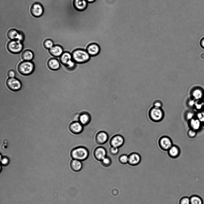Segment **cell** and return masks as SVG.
I'll return each instance as SVG.
<instances>
[{
  "mask_svg": "<svg viewBox=\"0 0 204 204\" xmlns=\"http://www.w3.org/2000/svg\"><path fill=\"white\" fill-rule=\"evenodd\" d=\"M72 59L76 64H83L89 61L91 57L86 50L77 48L71 53Z\"/></svg>",
  "mask_w": 204,
  "mask_h": 204,
  "instance_id": "6da1fadb",
  "label": "cell"
},
{
  "mask_svg": "<svg viewBox=\"0 0 204 204\" xmlns=\"http://www.w3.org/2000/svg\"><path fill=\"white\" fill-rule=\"evenodd\" d=\"M149 117L150 119L154 122H159L164 118V112L162 108L153 106L149 110Z\"/></svg>",
  "mask_w": 204,
  "mask_h": 204,
  "instance_id": "7a4b0ae2",
  "label": "cell"
},
{
  "mask_svg": "<svg viewBox=\"0 0 204 204\" xmlns=\"http://www.w3.org/2000/svg\"><path fill=\"white\" fill-rule=\"evenodd\" d=\"M34 68L33 63L30 61H24L18 65V70L21 74L27 75L31 74Z\"/></svg>",
  "mask_w": 204,
  "mask_h": 204,
  "instance_id": "3957f363",
  "label": "cell"
},
{
  "mask_svg": "<svg viewBox=\"0 0 204 204\" xmlns=\"http://www.w3.org/2000/svg\"><path fill=\"white\" fill-rule=\"evenodd\" d=\"M7 48L10 53L17 54L20 53L22 50L23 45L22 41L18 40H13L8 43Z\"/></svg>",
  "mask_w": 204,
  "mask_h": 204,
  "instance_id": "277c9868",
  "label": "cell"
},
{
  "mask_svg": "<svg viewBox=\"0 0 204 204\" xmlns=\"http://www.w3.org/2000/svg\"><path fill=\"white\" fill-rule=\"evenodd\" d=\"M6 85L10 89L13 91L19 90L22 87L20 81L15 77L8 78L7 80Z\"/></svg>",
  "mask_w": 204,
  "mask_h": 204,
  "instance_id": "5b68a950",
  "label": "cell"
},
{
  "mask_svg": "<svg viewBox=\"0 0 204 204\" xmlns=\"http://www.w3.org/2000/svg\"><path fill=\"white\" fill-rule=\"evenodd\" d=\"M158 143L160 148L164 151H168L173 145L171 138L166 136L161 137L159 138Z\"/></svg>",
  "mask_w": 204,
  "mask_h": 204,
  "instance_id": "8992f818",
  "label": "cell"
},
{
  "mask_svg": "<svg viewBox=\"0 0 204 204\" xmlns=\"http://www.w3.org/2000/svg\"><path fill=\"white\" fill-rule=\"evenodd\" d=\"M190 95L191 98L195 101L202 100L204 97V90L200 87H194L191 91Z\"/></svg>",
  "mask_w": 204,
  "mask_h": 204,
  "instance_id": "52a82bcc",
  "label": "cell"
},
{
  "mask_svg": "<svg viewBox=\"0 0 204 204\" xmlns=\"http://www.w3.org/2000/svg\"><path fill=\"white\" fill-rule=\"evenodd\" d=\"M72 157L76 159L83 160L87 157L88 153L87 150L83 148H79L74 150L72 152Z\"/></svg>",
  "mask_w": 204,
  "mask_h": 204,
  "instance_id": "ba28073f",
  "label": "cell"
},
{
  "mask_svg": "<svg viewBox=\"0 0 204 204\" xmlns=\"http://www.w3.org/2000/svg\"><path fill=\"white\" fill-rule=\"evenodd\" d=\"M30 11L32 16L37 17L42 15L44 10L42 5L40 3L36 2L32 5L30 8Z\"/></svg>",
  "mask_w": 204,
  "mask_h": 204,
  "instance_id": "9c48e42d",
  "label": "cell"
},
{
  "mask_svg": "<svg viewBox=\"0 0 204 204\" xmlns=\"http://www.w3.org/2000/svg\"><path fill=\"white\" fill-rule=\"evenodd\" d=\"M190 129L197 132L200 131L203 125L201 121L196 116L188 121Z\"/></svg>",
  "mask_w": 204,
  "mask_h": 204,
  "instance_id": "30bf717a",
  "label": "cell"
},
{
  "mask_svg": "<svg viewBox=\"0 0 204 204\" xmlns=\"http://www.w3.org/2000/svg\"><path fill=\"white\" fill-rule=\"evenodd\" d=\"M86 50L91 57H94L97 55L99 53L100 48L97 44L93 42L88 45Z\"/></svg>",
  "mask_w": 204,
  "mask_h": 204,
  "instance_id": "8fae6325",
  "label": "cell"
},
{
  "mask_svg": "<svg viewBox=\"0 0 204 204\" xmlns=\"http://www.w3.org/2000/svg\"><path fill=\"white\" fill-rule=\"evenodd\" d=\"M7 36L9 39L11 40H18L22 41L24 39L23 33L13 29H10L7 31Z\"/></svg>",
  "mask_w": 204,
  "mask_h": 204,
  "instance_id": "7c38bea8",
  "label": "cell"
},
{
  "mask_svg": "<svg viewBox=\"0 0 204 204\" xmlns=\"http://www.w3.org/2000/svg\"><path fill=\"white\" fill-rule=\"evenodd\" d=\"M88 3L86 0H73V2L74 8L79 11L85 10L87 7Z\"/></svg>",
  "mask_w": 204,
  "mask_h": 204,
  "instance_id": "4fadbf2b",
  "label": "cell"
},
{
  "mask_svg": "<svg viewBox=\"0 0 204 204\" xmlns=\"http://www.w3.org/2000/svg\"><path fill=\"white\" fill-rule=\"evenodd\" d=\"M73 60L71 53L68 51L63 52L60 57V62L65 66Z\"/></svg>",
  "mask_w": 204,
  "mask_h": 204,
  "instance_id": "5bb4252c",
  "label": "cell"
},
{
  "mask_svg": "<svg viewBox=\"0 0 204 204\" xmlns=\"http://www.w3.org/2000/svg\"><path fill=\"white\" fill-rule=\"evenodd\" d=\"M141 160V157L139 154L133 152L128 156V163L131 165H136L139 164Z\"/></svg>",
  "mask_w": 204,
  "mask_h": 204,
  "instance_id": "9a60e30c",
  "label": "cell"
},
{
  "mask_svg": "<svg viewBox=\"0 0 204 204\" xmlns=\"http://www.w3.org/2000/svg\"><path fill=\"white\" fill-rule=\"evenodd\" d=\"M49 52L52 56L57 57H60L64 52L63 48L61 46L56 45L49 49Z\"/></svg>",
  "mask_w": 204,
  "mask_h": 204,
  "instance_id": "2e32d148",
  "label": "cell"
},
{
  "mask_svg": "<svg viewBox=\"0 0 204 204\" xmlns=\"http://www.w3.org/2000/svg\"><path fill=\"white\" fill-rule=\"evenodd\" d=\"M169 156L171 158H175L178 157L180 153V150L179 147L175 145H173L168 150Z\"/></svg>",
  "mask_w": 204,
  "mask_h": 204,
  "instance_id": "e0dca14e",
  "label": "cell"
},
{
  "mask_svg": "<svg viewBox=\"0 0 204 204\" xmlns=\"http://www.w3.org/2000/svg\"><path fill=\"white\" fill-rule=\"evenodd\" d=\"M48 67L51 70H56L60 67V64L59 61L55 58H51L47 62Z\"/></svg>",
  "mask_w": 204,
  "mask_h": 204,
  "instance_id": "ac0fdd59",
  "label": "cell"
},
{
  "mask_svg": "<svg viewBox=\"0 0 204 204\" xmlns=\"http://www.w3.org/2000/svg\"><path fill=\"white\" fill-rule=\"evenodd\" d=\"M124 139L120 136H115L112 139L111 144L113 147H118L121 146L124 143Z\"/></svg>",
  "mask_w": 204,
  "mask_h": 204,
  "instance_id": "d6986e66",
  "label": "cell"
},
{
  "mask_svg": "<svg viewBox=\"0 0 204 204\" xmlns=\"http://www.w3.org/2000/svg\"><path fill=\"white\" fill-rule=\"evenodd\" d=\"M21 57L24 61H30L33 58V53L30 50H26L22 53Z\"/></svg>",
  "mask_w": 204,
  "mask_h": 204,
  "instance_id": "ffe728a7",
  "label": "cell"
},
{
  "mask_svg": "<svg viewBox=\"0 0 204 204\" xmlns=\"http://www.w3.org/2000/svg\"><path fill=\"white\" fill-rule=\"evenodd\" d=\"M70 166L73 170L77 171L81 169L82 164L79 160L75 159L72 161Z\"/></svg>",
  "mask_w": 204,
  "mask_h": 204,
  "instance_id": "44dd1931",
  "label": "cell"
},
{
  "mask_svg": "<svg viewBox=\"0 0 204 204\" xmlns=\"http://www.w3.org/2000/svg\"><path fill=\"white\" fill-rule=\"evenodd\" d=\"M95 154L97 158L98 159L102 160L105 157L106 152L104 149L100 147L96 150Z\"/></svg>",
  "mask_w": 204,
  "mask_h": 204,
  "instance_id": "7402d4cb",
  "label": "cell"
},
{
  "mask_svg": "<svg viewBox=\"0 0 204 204\" xmlns=\"http://www.w3.org/2000/svg\"><path fill=\"white\" fill-rule=\"evenodd\" d=\"M70 128L73 132L78 133L81 131L82 127L80 123L75 122L72 124L70 126Z\"/></svg>",
  "mask_w": 204,
  "mask_h": 204,
  "instance_id": "603a6c76",
  "label": "cell"
},
{
  "mask_svg": "<svg viewBox=\"0 0 204 204\" xmlns=\"http://www.w3.org/2000/svg\"><path fill=\"white\" fill-rule=\"evenodd\" d=\"M190 204H203L201 198L197 195H193L190 197Z\"/></svg>",
  "mask_w": 204,
  "mask_h": 204,
  "instance_id": "cb8c5ba5",
  "label": "cell"
},
{
  "mask_svg": "<svg viewBox=\"0 0 204 204\" xmlns=\"http://www.w3.org/2000/svg\"><path fill=\"white\" fill-rule=\"evenodd\" d=\"M204 103L202 100L196 101L194 109L198 112L203 110Z\"/></svg>",
  "mask_w": 204,
  "mask_h": 204,
  "instance_id": "d4e9b609",
  "label": "cell"
},
{
  "mask_svg": "<svg viewBox=\"0 0 204 204\" xmlns=\"http://www.w3.org/2000/svg\"><path fill=\"white\" fill-rule=\"evenodd\" d=\"M196 113L192 111H186L185 115V120L188 121L191 119L196 116Z\"/></svg>",
  "mask_w": 204,
  "mask_h": 204,
  "instance_id": "484cf974",
  "label": "cell"
},
{
  "mask_svg": "<svg viewBox=\"0 0 204 204\" xmlns=\"http://www.w3.org/2000/svg\"><path fill=\"white\" fill-rule=\"evenodd\" d=\"M108 138L107 134L104 132H101L98 135L97 139L99 141L103 143L106 141Z\"/></svg>",
  "mask_w": 204,
  "mask_h": 204,
  "instance_id": "4316f807",
  "label": "cell"
},
{
  "mask_svg": "<svg viewBox=\"0 0 204 204\" xmlns=\"http://www.w3.org/2000/svg\"><path fill=\"white\" fill-rule=\"evenodd\" d=\"M43 45L46 48L49 49L53 46V42L50 39H47L44 42Z\"/></svg>",
  "mask_w": 204,
  "mask_h": 204,
  "instance_id": "83f0119b",
  "label": "cell"
},
{
  "mask_svg": "<svg viewBox=\"0 0 204 204\" xmlns=\"http://www.w3.org/2000/svg\"><path fill=\"white\" fill-rule=\"evenodd\" d=\"M89 120L88 116L86 114L82 115L79 118V121L82 124H85L87 123Z\"/></svg>",
  "mask_w": 204,
  "mask_h": 204,
  "instance_id": "f1b7e54d",
  "label": "cell"
},
{
  "mask_svg": "<svg viewBox=\"0 0 204 204\" xmlns=\"http://www.w3.org/2000/svg\"><path fill=\"white\" fill-rule=\"evenodd\" d=\"M197 132L195 130L189 129L187 132V134L189 138H194L197 136Z\"/></svg>",
  "mask_w": 204,
  "mask_h": 204,
  "instance_id": "f546056e",
  "label": "cell"
},
{
  "mask_svg": "<svg viewBox=\"0 0 204 204\" xmlns=\"http://www.w3.org/2000/svg\"><path fill=\"white\" fill-rule=\"evenodd\" d=\"M119 160L123 164L128 163V156L125 154L123 155L120 157Z\"/></svg>",
  "mask_w": 204,
  "mask_h": 204,
  "instance_id": "4dcf8cb0",
  "label": "cell"
},
{
  "mask_svg": "<svg viewBox=\"0 0 204 204\" xmlns=\"http://www.w3.org/2000/svg\"><path fill=\"white\" fill-rule=\"evenodd\" d=\"M180 204H190V198L184 197L180 200Z\"/></svg>",
  "mask_w": 204,
  "mask_h": 204,
  "instance_id": "1f68e13d",
  "label": "cell"
},
{
  "mask_svg": "<svg viewBox=\"0 0 204 204\" xmlns=\"http://www.w3.org/2000/svg\"><path fill=\"white\" fill-rule=\"evenodd\" d=\"M196 101L191 98L189 99L187 102L188 106L191 108H193L195 103Z\"/></svg>",
  "mask_w": 204,
  "mask_h": 204,
  "instance_id": "d6a6232c",
  "label": "cell"
},
{
  "mask_svg": "<svg viewBox=\"0 0 204 204\" xmlns=\"http://www.w3.org/2000/svg\"><path fill=\"white\" fill-rule=\"evenodd\" d=\"M162 103L159 101H156L153 103V106L159 108H162Z\"/></svg>",
  "mask_w": 204,
  "mask_h": 204,
  "instance_id": "836d02e7",
  "label": "cell"
},
{
  "mask_svg": "<svg viewBox=\"0 0 204 204\" xmlns=\"http://www.w3.org/2000/svg\"><path fill=\"white\" fill-rule=\"evenodd\" d=\"M102 160L103 163L105 165L108 166L110 165V160L109 158L105 157Z\"/></svg>",
  "mask_w": 204,
  "mask_h": 204,
  "instance_id": "e575fe53",
  "label": "cell"
},
{
  "mask_svg": "<svg viewBox=\"0 0 204 204\" xmlns=\"http://www.w3.org/2000/svg\"><path fill=\"white\" fill-rule=\"evenodd\" d=\"M15 71L12 70H9L7 72V75L10 78H13L15 76Z\"/></svg>",
  "mask_w": 204,
  "mask_h": 204,
  "instance_id": "d590c367",
  "label": "cell"
},
{
  "mask_svg": "<svg viewBox=\"0 0 204 204\" xmlns=\"http://www.w3.org/2000/svg\"><path fill=\"white\" fill-rule=\"evenodd\" d=\"M8 159L6 157L3 158L1 160V164L3 165H7L9 163Z\"/></svg>",
  "mask_w": 204,
  "mask_h": 204,
  "instance_id": "8d00e7d4",
  "label": "cell"
},
{
  "mask_svg": "<svg viewBox=\"0 0 204 204\" xmlns=\"http://www.w3.org/2000/svg\"><path fill=\"white\" fill-rule=\"evenodd\" d=\"M111 151L112 153L113 154L117 153L119 151L118 147H113L111 149Z\"/></svg>",
  "mask_w": 204,
  "mask_h": 204,
  "instance_id": "74e56055",
  "label": "cell"
},
{
  "mask_svg": "<svg viewBox=\"0 0 204 204\" xmlns=\"http://www.w3.org/2000/svg\"><path fill=\"white\" fill-rule=\"evenodd\" d=\"M200 45L202 48L204 49V37L203 38L200 40Z\"/></svg>",
  "mask_w": 204,
  "mask_h": 204,
  "instance_id": "f35d334b",
  "label": "cell"
},
{
  "mask_svg": "<svg viewBox=\"0 0 204 204\" xmlns=\"http://www.w3.org/2000/svg\"><path fill=\"white\" fill-rule=\"evenodd\" d=\"M88 3H92L94 2L96 0H86Z\"/></svg>",
  "mask_w": 204,
  "mask_h": 204,
  "instance_id": "ab89813d",
  "label": "cell"
},
{
  "mask_svg": "<svg viewBox=\"0 0 204 204\" xmlns=\"http://www.w3.org/2000/svg\"><path fill=\"white\" fill-rule=\"evenodd\" d=\"M202 101L203 102V103H204V97L203 98V99L202 100Z\"/></svg>",
  "mask_w": 204,
  "mask_h": 204,
  "instance_id": "60d3db41",
  "label": "cell"
},
{
  "mask_svg": "<svg viewBox=\"0 0 204 204\" xmlns=\"http://www.w3.org/2000/svg\"><path fill=\"white\" fill-rule=\"evenodd\" d=\"M203 110H204V106Z\"/></svg>",
  "mask_w": 204,
  "mask_h": 204,
  "instance_id": "b9f144b4",
  "label": "cell"
}]
</instances>
